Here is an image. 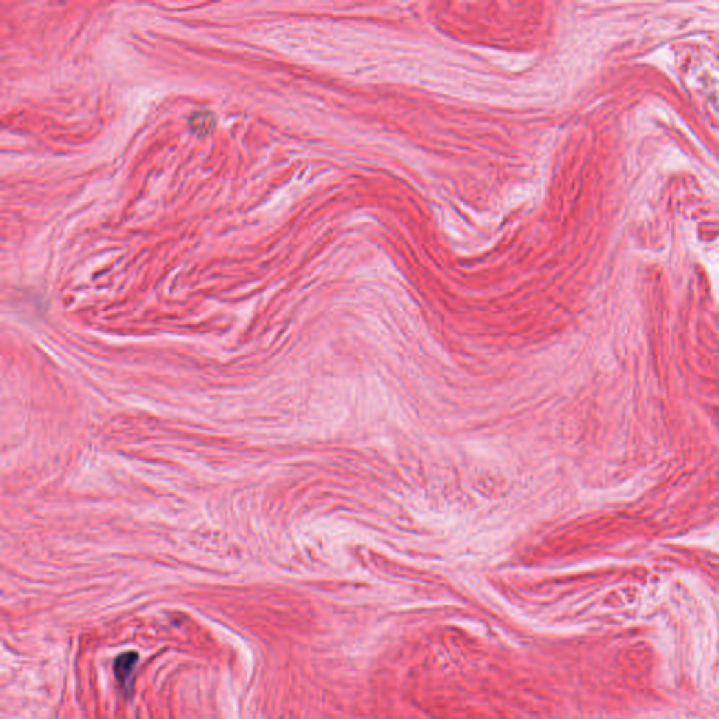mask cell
Returning <instances> with one entry per match:
<instances>
[{
    "mask_svg": "<svg viewBox=\"0 0 719 719\" xmlns=\"http://www.w3.org/2000/svg\"><path fill=\"white\" fill-rule=\"evenodd\" d=\"M215 128V117L209 112H197L190 118V129L196 135H208Z\"/></svg>",
    "mask_w": 719,
    "mask_h": 719,
    "instance_id": "2",
    "label": "cell"
},
{
    "mask_svg": "<svg viewBox=\"0 0 719 719\" xmlns=\"http://www.w3.org/2000/svg\"><path fill=\"white\" fill-rule=\"evenodd\" d=\"M138 659H139L138 654L134 652V651H129V652H125V654L120 655L116 659V663H114L116 678L118 680L123 691L127 696H131V693H132L134 674H135Z\"/></svg>",
    "mask_w": 719,
    "mask_h": 719,
    "instance_id": "1",
    "label": "cell"
}]
</instances>
